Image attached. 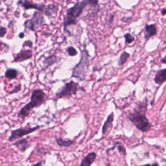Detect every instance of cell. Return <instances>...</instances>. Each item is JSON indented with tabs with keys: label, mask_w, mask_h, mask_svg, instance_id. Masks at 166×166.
Returning <instances> with one entry per match:
<instances>
[{
	"label": "cell",
	"mask_w": 166,
	"mask_h": 166,
	"mask_svg": "<svg viewBox=\"0 0 166 166\" xmlns=\"http://www.w3.org/2000/svg\"><path fill=\"white\" fill-rule=\"evenodd\" d=\"M161 63L163 64H166V55L161 59Z\"/></svg>",
	"instance_id": "30"
},
{
	"label": "cell",
	"mask_w": 166,
	"mask_h": 166,
	"mask_svg": "<svg viewBox=\"0 0 166 166\" xmlns=\"http://www.w3.org/2000/svg\"><path fill=\"white\" fill-rule=\"evenodd\" d=\"M145 33L144 37L146 40H149L150 38L157 34V29L155 24H150V25L147 24L145 27Z\"/></svg>",
	"instance_id": "12"
},
{
	"label": "cell",
	"mask_w": 166,
	"mask_h": 166,
	"mask_svg": "<svg viewBox=\"0 0 166 166\" xmlns=\"http://www.w3.org/2000/svg\"><path fill=\"white\" fill-rule=\"evenodd\" d=\"M7 33V29L4 27H0V38H2Z\"/></svg>",
	"instance_id": "25"
},
{
	"label": "cell",
	"mask_w": 166,
	"mask_h": 166,
	"mask_svg": "<svg viewBox=\"0 0 166 166\" xmlns=\"http://www.w3.org/2000/svg\"><path fill=\"white\" fill-rule=\"evenodd\" d=\"M47 99V95L44 91L40 89H34L30 95V102L35 107V108L40 107L42 104H44Z\"/></svg>",
	"instance_id": "6"
},
{
	"label": "cell",
	"mask_w": 166,
	"mask_h": 166,
	"mask_svg": "<svg viewBox=\"0 0 166 166\" xmlns=\"http://www.w3.org/2000/svg\"><path fill=\"white\" fill-rule=\"evenodd\" d=\"M98 0H83L82 2L77 3L73 7L67 9L64 18V30L70 25H75L77 23V19L88 5L96 7L98 5Z\"/></svg>",
	"instance_id": "2"
},
{
	"label": "cell",
	"mask_w": 166,
	"mask_h": 166,
	"mask_svg": "<svg viewBox=\"0 0 166 166\" xmlns=\"http://www.w3.org/2000/svg\"><path fill=\"white\" fill-rule=\"evenodd\" d=\"M19 37L20 38H23V37H24V33H20V34H19Z\"/></svg>",
	"instance_id": "32"
},
{
	"label": "cell",
	"mask_w": 166,
	"mask_h": 166,
	"mask_svg": "<svg viewBox=\"0 0 166 166\" xmlns=\"http://www.w3.org/2000/svg\"><path fill=\"white\" fill-rule=\"evenodd\" d=\"M90 55L87 48H84L81 51V57L78 64L72 70L71 77L84 81L87 77L90 65Z\"/></svg>",
	"instance_id": "3"
},
{
	"label": "cell",
	"mask_w": 166,
	"mask_h": 166,
	"mask_svg": "<svg viewBox=\"0 0 166 166\" xmlns=\"http://www.w3.org/2000/svg\"><path fill=\"white\" fill-rule=\"evenodd\" d=\"M124 38L125 42L127 43V44H131L134 41V37L130 33H126L124 36Z\"/></svg>",
	"instance_id": "22"
},
{
	"label": "cell",
	"mask_w": 166,
	"mask_h": 166,
	"mask_svg": "<svg viewBox=\"0 0 166 166\" xmlns=\"http://www.w3.org/2000/svg\"><path fill=\"white\" fill-rule=\"evenodd\" d=\"M96 157L97 155L95 152L88 153V155L82 160L79 166H91V164L95 160Z\"/></svg>",
	"instance_id": "11"
},
{
	"label": "cell",
	"mask_w": 166,
	"mask_h": 166,
	"mask_svg": "<svg viewBox=\"0 0 166 166\" xmlns=\"http://www.w3.org/2000/svg\"><path fill=\"white\" fill-rule=\"evenodd\" d=\"M42 161H40L37 163L34 164L32 165V166H42Z\"/></svg>",
	"instance_id": "28"
},
{
	"label": "cell",
	"mask_w": 166,
	"mask_h": 166,
	"mask_svg": "<svg viewBox=\"0 0 166 166\" xmlns=\"http://www.w3.org/2000/svg\"><path fill=\"white\" fill-rule=\"evenodd\" d=\"M114 119V114L112 112L107 117V119L104 122V123L102 127V134L104 135L105 134L109 129L112 127L113 121Z\"/></svg>",
	"instance_id": "13"
},
{
	"label": "cell",
	"mask_w": 166,
	"mask_h": 166,
	"mask_svg": "<svg viewBox=\"0 0 166 166\" xmlns=\"http://www.w3.org/2000/svg\"><path fill=\"white\" fill-rule=\"evenodd\" d=\"M58 60H59L58 57L55 55H51L50 57H47V58L45 59L44 61L46 68H48L49 67H50L53 64H55V63H57L58 62Z\"/></svg>",
	"instance_id": "17"
},
{
	"label": "cell",
	"mask_w": 166,
	"mask_h": 166,
	"mask_svg": "<svg viewBox=\"0 0 166 166\" xmlns=\"http://www.w3.org/2000/svg\"><path fill=\"white\" fill-rule=\"evenodd\" d=\"M2 43L1 41H0V50H1V48H2Z\"/></svg>",
	"instance_id": "33"
},
{
	"label": "cell",
	"mask_w": 166,
	"mask_h": 166,
	"mask_svg": "<svg viewBox=\"0 0 166 166\" xmlns=\"http://www.w3.org/2000/svg\"><path fill=\"white\" fill-rule=\"evenodd\" d=\"M43 125H36L33 127H23L18 128H16L14 130L10 131V135L9 137V141L13 142V141L22 138L23 136H27V135L32 134L38 130L39 128L42 127Z\"/></svg>",
	"instance_id": "5"
},
{
	"label": "cell",
	"mask_w": 166,
	"mask_h": 166,
	"mask_svg": "<svg viewBox=\"0 0 166 166\" xmlns=\"http://www.w3.org/2000/svg\"><path fill=\"white\" fill-rule=\"evenodd\" d=\"M67 53L70 57H74L78 53L77 51L75 50V48L72 46H70L67 48Z\"/></svg>",
	"instance_id": "21"
},
{
	"label": "cell",
	"mask_w": 166,
	"mask_h": 166,
	"mask_svg": "<svg viewBox=\"0 0 166 166\" xmlns=\"http://www.w3.org/2000/svg\"><path fill=\"white\" fill-rule=\"evenodd\" d=\"M155 83L158 85L162 84L166 81V68L159 70L154 79Z\"/></svg>",
	"instance_id": "14"
},
{
	"label": "cell",
	"mask_w": 166,
	"mask_h": 166,
	"mask_svg": "<svg viewBox=\"0 0 166 166\" xmlns=\"http://www.w3.org/2000/svg\"><path fill=\"white\" fill-rule=\"evenodd\" d=\"M129 57H130V54H129L128 53H127V51L123 52L121 54L119 59L118 60V66H123V64H125L127 62V59L129 58Z\"/></svg>",
	"instance_id": "20"
},
{
	"label": "cell",
	"mask_w": 166,
	"mask_h": 166,
	"mask_svg": "<svg viewBox=\"0 0 166 166\" xmlns=\"http://www.w3.org/2000/svg\"><path fill=\"white\" fill-rule=\"evenodd\" d=\"M147 109V98L145 101L140 103L135 107L131 112L128 114L127 117L132 123L142 132L149 131L151 127V123L146 117V111Z\"/></svg>",
	"instance_id": "1"
},
{
	"label": "cell",
	"mask_w": 166,
	"mask_h": 166,
	"mask_svg": "<svg viewBox=\"0 0 166 166\" xmlns=\"http://www.w3.org/2000/svg\"><path fill=\"white\" fill-rule=\"evenodd\" d=\"M13 145L16 146L21 152H24L31 146V144L29 142L27 138H21L16 140L13 144Z\"/></svg>",
	"instance_id": "10"
},
{
	"label": "cell",
	"mask_w": 166,
	"mask_h": 166,
	"mask_svg": "<svg viewBox=\"0 0 166 166\" xmlns=\"http://www.w3.org/2000/svg\"><path fill=\"white\" fill-rule=\"evenodd\" d=\"M114 16L112 14V15H111V16H110V20H109V22H110V23H111V22H112V21H113V19H114Z\"/></svg>",
	"instance_id": "31"
},
{
	"label": "cell",
	"mask_w": 166,
	"mask_h": 166,
	"mask_svg": "<svg viewBox=\"0 0 166 166\" xmlns=\"http://www.w3.org/2000/svg\"><path fill=\"white\" fill-rule=\"evenodd\" d=\"M116 146H117V148H118L119 152H122L124 155H127L126 149L125 148V147L123 145L121 144L119 142H116Z\"/></svg>",
	"instance_id": "24"
},
{
	"label": "cell",
	"mask_w": 166,
	"mask_h": 166,
	"mask_svg": "<svg viewBox=\"0 0 166 166\" xmlns=\"http://www.w3.org/2000/svg\"><path fill=\"white\" fill-rule=\"evenodd\" d=\"M22 6L26 10H28L30 9H34L38 10L39 11H43L44 9V5H38V4H35L33 3H30L28 2L27 0H25V2L22 3Z\"/></svg>",
	"instance_id": "15"
},
{
	"label": "cell",
	"mask_w": 166,
	"mask_h": 166,
	"mask_svg": "<svg viewBox=\"0 0 166 166\" xmlns=\"http://www.w3.org/2000/svg\"><path fill=\"white\" fill-rule=\"evenodd\" d=\"M107 166H111V165H110V164L109 163H108V164H107Z\"/></svg>",
	"instance_id": "34"
},
{
	"label": "cell",
	"mask_w": 166,
	"mask_h": 166,
	"mask_svg": "<svg viewBox=\"0 0 166 166\" xmlns=\"http://www.w3.org/2000/svg\"><path fill=\"white\" fill-rule=\"evenodd\" d=\"M32 57L33 52L31 50H22L16 55L13 60V63H22L30 59Z\"/></svg>",
	"instance_id": "8"
},
{
	"label": "cell",
	"mask_w": 166,
	"mask_h": 166,
	"mask_svg": "<svg viewBox=\"0 0 166 166\" xmlns=\"http://www.w3.org/2000/svg\"><path fill=\"white\" fill-rule=\"evenodd\" d=\"M44 23V17L40 13H35L31 19L28 20L25 22L26 27L31 30H35L39 28Z\"/></svg>",
	"instance_id": "7"
},
{
	"label": "cell",
	"mask_w": 166,
	"mask_h": 166,
	"mask_svg": "<svg viewBox=\"0 0 166 166\" xmlns=\"http://www.w3.org/2000/svg\"><path fill=\"white\" fill-rule=\"evenodd\" d=\"M161 14H162V16L166 15V9H163L161 10Z\"/></svg>",
	"instance_id": "29"
},
{
	"label": "cell",
	"mask_w": 166,
	"mask_h": 166,
	"mask_svg": "<svg viewBox=\"0 0 166 166\" xmlns=\"http://www.w3.org/2000/svg\"><path fill=\"white\" fill-rule=\"evenodd\" d=\"M18 75V71L17 70L14 68H9L6 70L5 73V77L9 80L15 79Z\"/></svg>",
	"instance_id": "18"
},
{
	"label": "cell",
	"mask_w": 166,
	"mask_h": 166,
	"mask_svg": "<svg viewBox=\"0 0 166 166\" xmlns=\"http://www.w3.org/2000/svg\"><path fill=\"white\" fill-rule=\"evenodd\" d=\"M141 166H159V165H158V164H157V163H155V164H147L143 165H141Z\"/></svg>",
	"instance_id": "26"
},
{
	"label": "cell",
	"mask_w": 166,
	"mask_h": 166,
	"mask_svg": "<svg viewBox=\"0 0 166 166\" xmlns=\"http://www.w3.org/2000/svg\"><path fill=\"white\" fill-rule=\"evenodd\" d=\"M24 44H26V46H28L30 47H32V46H33L32 42H30V41H27Z\"/></svg>",
	"instance_id": "27"
},
{
	"label": "cell",
	"mask_w": 166,
	"mask_h": 166,
	"mask_svg": "<svg viewBox=\"0 0 166 166\" xmlns=\"http://www.w3.org/2000/svg\"><path fill=\"white\" fill-rule=\"evenodd\" d=\"M34 108L35 107L34 104L30 101L29 102L20 110L18 114V118H20L22 119H26L30 115V112L33 111Z\"/></svg>",
	"instance_id": "9"
},
{
	"label": "cell",
	"mask_w": 166,
	"mask_h": 166,
	"mask_svg": "<svg viewBox=\"0 0 166 166\" xmlns=\"http://www.w3.org/2000/svg\"><path fill=\"white\" fill-rule=\"evenodd\" d=\"M83 88L80 87L77 83L71 81L69 83H66L63 87L60 88L55 93V97L57 99L70 97L73 95H76L77 91Z\"/></svg>",
	"instance_id": "4"
},
{
	"label": "cell",
	"mask_w": 166,
	"mask_h": 166,
	"mask_svg": "<svg viewBox=\"0 0 166 166\" xmlns=\"http://www.w3.org/2000/svg\"><path fill=\"white\" fill-rule=\"evenodd\" d=\"M56 142L60 147H69L76 143L74 140H64L61 137L56 138Z\"/></svg>",
	"instance_id": "16"
},
{
	"label": "cell",
	"mask_w": 166,
	"mask_h": 166,
	"mask_svg": "<svg viewBox=\"0 0 166 166\" xmlns=\"http://www.w3.org/2000/svg\"><path fill=\"white\" fill-rule=\"evenodd\" d=\"M22 90V84H19L14 87V88L9 91L10 94H14L20 92Z\"/></svg>",
	"instance_id": "23"
},
{
	"label": "cell",
	"mask_w": 166,
	"mask_h": 166,
	"mask_svg": "<svg viewBox=\"0 0 166 166\" xmlns=\"http://www.w3.org/2000/svg\"><path fill=\"white\" fill-rule=\"evenodd\" d=\"M58 11V7L54 4H50L44 11V13L46 16H50L53 14H56Z\"/></svg>",
	"instance_id": "19"
}]
</instances>
